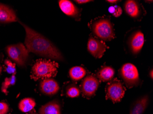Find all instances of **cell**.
Instances as JSON below:
<instances>
[{"label":"cell","instance_id":"1","mask_svg":"<svg viewBox=\"0 0 153 114\" xmlns=\"http://www.w3.org/2000/svg\"><path fill=\"white\" fill-rule=\"evenodd\" d=\"M21 24L25 30V44L29 52L51 60H64L60 50L50 41L26 25Z\"/></svg>","mask_w":153,"mask_h":114},{"label":"cell","instance_id":"2","mask_svg":"<svg viewBox=\"0 0 153 114\" xmlns=\"http://www.w3.org/2000/svg\"><path fill=\"white\" fill-rule=\"evenodd\" d=\"M89 26L93 34L102 41H111L115 38L114 26L109 17L97 18L91 21Z\"/></svg>","mask_w":153,"mask_h":114},{"label":"cell","instance_id":"3","mask_svg":"<svg viewBox=\"0 0 153 114\" xmlns=\"http://www.w3.org/2000/svg\"><path fill=\"white\" fill-rule=\"evenodd\" d=\"M58 65L51 60L39 59L32 68L31 77L34 80L45 79L55 77L57 74Z\"/></svg>","mask_w":153,"mask_h":114},{"label":"cell","instance_id":"4","mask_svg":"<svg viewBox=\"0 0 153 114\" xmlns=\"http://www.w3.org/2000/svg\"><path fill=\"white\" fill-rule=\"evenodd\" d=\"M119 75L128 88H131L140 85L139 74L136 67L132 63L123 65L119 70Z\"/></svg>","mask_w":153,"mask_h":114},{"label":"cell","instance_id":"5","mask_svg":"<svg viewBox=\"0 0 153 114\" xmlns=\"http://www.w3.org/2000/svg\"><path fill=\"white\" fill-rule=\"evenodd\" d=\"M7 52L8 56L19 66L24 65L29 57V51L22 43L7 46Z\"/></svg>","mask_w":153,"mask_h":114},{"label":"cell","instance_id":"6","mask_svg":"<svg viewBox=\"0 0 153 114\" xmlns=\"http://www.w3.org/2000/svg\"><path fill=\"white\" fill-rule=\"evenodd\" d=\"M122 82L115 79L107 84L106 87V98L113 103H117L124 96L125 90Z\"/></svg>","mask_w":153,"mask_h":114},{"label":"cell","instance_id":"7","mask_svg":"<svg viewBox=\"0 0 153 114\" xmlns=\"http://www.w3.org/2000/svg\"><path fill=\"white\" fill-rule=\"evenodd\" d=\"M100 81L96 77L88 75L85 78L81 85V90L83 96L91 98L95 95L100 85Z\"/></svg>","mask_w":153,"mask_h":114},{"label":"cell","instance_id":"8","mask_svg":"<svg viewBox=\"0 0 153 114\" xmlns=\"http://www.w3.org/2000/svg\"><path fill=\"white\" fill-rule=\"evenodd\" d=\"M107 48L108 47L104 42L90 36L88 42V50L94 58H101Z\"/></svg>","mask_w":153,"mask_h":114},{"label":"cell","instance_id":"9","mask_svg":"<svg viewBox=\"0 0 153 114\" xmlns=\"http://www.w3.org/2000/svg\"><path fill=\"white\" fill-rule=\"evenodd\" d=\"M144 35L140 30L134 32L128 40L129 49L131 53L136 54L140 52L144 44Z\"/></svg>","mask_w":153,"mask_h":114},{"label":"cell","instance_id":"10","mask_svg":"<svg viewBox=\"0 0 153 114\" xmlns=\"http://www.w3.org/2000/svg\"><path fill=\"white\" fill-rule=\"evenodd\" d=\"M124 8L127 14L134 19H139L143 15L142 6L136 1H127L125 2Z\"/></svg>","mask_w":153,"mask_h":114},{"label":"cell","instance_id":"11","mask_svg":"<svg viewBox=\"0 0 153 114\" xmlns=\"http://www.w3.org/2000/svg\"><path fill=\"white\" fill-rule=\"evenodd\" d=\"M39 88L41 92L48 96L56 95L60 90L58 83L51 78L43 79L40 82Z\"/></svg>","mask_w":153,"mask_h":114},{"label":"cell","instance_id":"12","mask_svg":"<svg viewBox=\"0 0 153 114\" xmlns=\"http://www.w3.org/2000/svg\"><path fill=\"white\" fill-rule=\"evenodd\" d=\"M18 21L15 12L4 4L0 3V23H12Z\"/></svg>","mask_w":153,"mask_h":114},{"label":"cell","instance_id":"13","mask_svg":"<svg viewBox=\"0 0 153 114\" xmlns=\"http://www.w3.org/2000/svg\"><path fill=\"white\" fill-rule=\"evenodd\" d=\"M59 5L61 10L68 16L77 18L79 15V10L72 1L68 0H60Z\"/></svg>","mask_w":153,"mask_h":114},{"label":"cell","instance_id":"14","mask_svg":"<svg viewBox=\"0 0 153 114\" xmlns=\"http://www.w3.org/2000/svg\"><path fill=\"white\" fill-rule=\"evenodd\" d=\"M149 99L148 96H144L137 99L133 104L129 114H143L148 105Z\"/></svg>","mask_w":153,"mask_h":114},{"label":"cell","instance_id":"15","mask_svg":"<svg viewBox=\"0 0 153 114\" xmlns=\"http://www.w3.org/2000/svg\"><path fill=\"white\" fill-rule=\"evenodd\" d=\"M40 114H61V106L57 101L49 102L41 106L39 109Z\"/></svg>","mask_w":153,"mask_h":114},{"label":"cell","instance_id":"16","mask_svg":"<svg viewBox=\"0 0 153 114\" xmlns=\"http://www.w3.org/2000/svg\"><path fill=\"white\" fill-rule=\"evenodd\" d=\"M114 68L110 66H103L96 73L97 79L103 82H108L113 79L115 75Z\"/></svg>","mask_w":153,"mask_h":114},{"label":"cell","instance_id":"17","mask_svg":"<svg viewBox=\"0 0 153 114\" xmlns=\"http://www.w3.org/2000/svg\"><path fill=\"white\" fill-rule=\"evenodd\" d=\"M86 70L81 66H74L70 68L69 76L73 81H77L82 79L86 74Z\"/></svg>","mask_w":153,"mask_h":114},{"label":"cell","instance_id":"18","mask_svg":"<svg viewBox=\"0 0 153 114\" xmlns=\"http://www.w3.org/2000/svg\"><path fill=\"white\" fill-rule=\"evenodd\" d=\"M36 103L34 99L30 98H26L22 99L19 104V109L23 112H29L34 108Z\"/></svg>","mask_w":153,"mask_h":114},{"label":"cell","instance_id":"19","mask_svg":"<svg viewBox=\"0 0 153 114\" xmlns=\"http://www.w3.org/2000/svg\"><path fill=\"white\" fill-rule=\"evenodd\" d=\"M66 94L67 96L73 98L79 97L80 94V91L76 85H69L66 89Z\"/></svg>","mask_w":153,"mask_h":114},{"label":"cell","instance_id":"20","mask_svg":"<svg viewBox=\"0 0 153 114\" xmlns=\"http://www.w3.org/2000/svg\"><path fill=\"white\" fill-rule=\"evenodd\" d=\"M16 82V77L15 74H14L12 76L9 78H6L4 82L2 83L1 90L4 93H7V89L10 86L13 85Z\"/></svg>","mask_w":153,"mask_h":114},{"label":"cell","instance_id":"21","mask_svg":"<svg viewBox=\"0 0 153 114\" xmlns=\"http://www.w3.org/2000/svg\"><path fill=\"white\" fill-rule=\"evenodd\" d=\"M5 64L6 65V71L7 72L12 74L15 73L16 70L15 63H13L9 60H6Z\"/></svg>","mask_w":153,"mask_h":114},{"label":"cell","instance_id":"22","mask_svg":"<svg viewBox=\"0 0 153 114\" xmlns=\"http://www.w3.org/2000/svg\"><path fill=\"white\" fill-rule=\"evenodd\" d=\"M9 106L6 103L0 102V114H6L9 111Z\"/></svg>","mask_w":153,"mask_h":114},{"label":"cell","instance_id":"23","mask_svg":"<svg viewBox=\"0 0 153 114\" xmlns=\"http://www.w3.org/2000/svg\"><path fill=\"white\" fill-rule=\"evenodd\" d=\"M114 7L115 10H114V13L112 14V15L116 18L120 17L123 13L122 8L117 5H115Z\"/></svg>","mask_w":153,"mask_h":114},{"label":"cell","instance_id":"24","mask_svg":"<svg viewBox=\"0 0 153 114\" xmlns=\"http://www.w3.org/2000/svg\"><path fill=\"white\" fill-rule=\"evenodd\" d=\"M76 1V3H79V4H84V3L90 2V1H90V0H76V1Z\"/></svg>","mask_w":153,"mask_h":114},{"label":"cell","instance_id":"25","mask_svg":"<svg viewBox=\"0 0 153 114\" xmlns=\"http://www.w3.org/2000/svg\"><path fill=\"white\" fill-rule=\"evenodd\" d=\"M114 10H115V8H114V6H111V7H110L109 8V9H108V11H109V13H110L113 14V13L114 12Z\"/></svg>","mask_w":153,"mask_h":114},{"label":"cell","instance_id":"26","mask_svg":"<svg viewBox=\"0 0 153 114\" xmlns=\"http://www.w3.org/2000/svg\"><path fill=\"white\" fill-rule=\"evenodd\" d=\"M106 1L110 2L111 3H116L119 1H117V0H107V1Z\"/></svg>","mask_w":153,"mask_h":114},{"label":"cell","instance_id":"27","mask_svg":"<svg viewBox=\"0 0 153 114\" xmlns=\"http://www.w3.org/2000/svg\"><path fill=\"white\" fill-rule=\"evenodd\" d=\"M153 69H152V70H151V71H150V73H149V75H150V77H151V79H153Z\"/></svg>","mask_w":153,"mask_h":114},{"label":"cell","instance_id":"28","mask_svg":"<svg viewBox=\"0 0 153 114\" xmlns=\"http://www.w3.org/2000/svg\"><path fill=\"white\" fill-rule=\"evenodd\" d=\"M1 71H2V68H1V66L0 65V74H1Z\"/></svg>","mask_w":153,"mask_h":114},{"label":"cell","instance_id":"29","mask_svg":"<svg viewBox=\"0 0 153 114\" xmlns=\"http://www.w3.org/2000/svg\"><path fill=\"white\" fill-rule=\"evenodd\" d=\"M34 114V113H33V114Z\"/></svg>","mask_w":153,"mask_h":114},{"label":"cell","instance_id":"30","mask_svg":"<svg viewBox=\"0 0 153 114\" xmlns=\"http://www.w3.org/2000/svg\"></svg>","mask_w":153,"mask_h":114}]
</instances>
